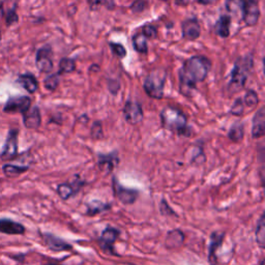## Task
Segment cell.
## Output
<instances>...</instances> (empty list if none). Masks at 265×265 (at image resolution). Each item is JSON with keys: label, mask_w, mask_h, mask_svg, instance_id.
<instances>
[{"label": "cell", "mask_w": 265, "mask_h": 265, "mask_svg": "<svg viewBox=\"0 0 265 265\" xmlns=\"http://www.w3.org/2000/svg\"><path fill=\"white\" fill-rule=\"evenodd\" d=\"M211 69V61L202 55L188 58L179 71L180 92L184 97H191L198 83L203 82Z\"/></svg>", "instance_id": "6da1fadb"}, {"label": "cell", "mask_w": 265, "mask_h": 265, "mask_svg": "<svg viewBox=\"0 0 265 265\" xmlns=\"http://www.w3.org/2000/svg\"><path fill=\"white\" fill-rule=\"evenodd\" d=\"M161 122L164 129L176 133L179 136L191 135L190 128L187 127V121L184 113L172 106H168L161 112Z\"/></svg>", "instance_id": "7a4b0ae2"}, {"label": "cell", "mask_w": 265, "mask_h": 265, "mask_svg": "<svg viewBox=\"0 0 265 265\" xmlns=\"http://www.w3.org/2000/svg\"><path fill=\"white\" fill-rule=\"evenodd\" d=\"M254 65V59L252 55H246L243 57H239L233 66V69L231 71V80L229 82V91L231 93L239 92L244 89L249 75L253 68Z\"/></svg>", "instance_id": "3957f363"}, {"label": "cell", "mask_w": 265, "mask_h": 265, "mask_svg": "<svg viewBox=\"0 0 265 265\" xmlns=\"http://www.w3.org/2000/svg\"><path fill=\"white\" fill-rule=\"evenodd\" d=\"M167 78V71L163 68L151 70L146 77L143 87L146 94L150 98L160 100L164 97V88Z\"/></svg>", "instance_id": "277c9868"}, {"label": "cell", "mask_w": 265, "mask_h": 265, "mask_svg": "<svg viewBox=\"0 0 265 265\" xmlns=\"http://www.w3.org/2000/svg\"><path fill=\"white\" fill-rule=\"evenodd\" d=\"M113 188H114V194L117 197V199L126 205H130L136 202L139 193L136 190H133V188H128L126 186H124L116 177H114L113 179Z\"/></svg>", "instance_id": "5b68a950"}, {"label": "cell", "mask_w": 265, "mask_h": 265, "mask_svg": "<svg viewBox=\"0 0 265 265\" xmlns=\"http://www.w3.org/2000/svg\"><path fill=\"white\" fill-rule=\"evenodd\" d=\"M243 19L248 26H255L260 19L259 0H245Z\"/></svg>", "instance_id": "8992f818"}, {"label": "cell", "mask_w": 265, "mask_h": 265, "mask_svg": "<svg viewBox=\"0 0 265 265\" xmlns=\"http://www.w3.org/2000/svg\"><path fill=\"white\" fill-rule=\"evenodd\" d=\"M124 115L130 125H138L143 121L144 114L141 104L136 102H127L124 107Z\"/></svg>", "instance_id": "52a82bcc"}, {"label": "cell", "mask_w": 265, "mask_h": 265, "mask_svg": "<svg viewBox=\"0 0 265 265\" xmlns=\"http://www.w3.org/2000/svg\"><path fill=\"white\" fill-rule=\"evenodd\" d=\"M36 67L42 73H51L53 70L52 50L50 47L41 48L36 53Z\"/></svg>", "instance_id": "ba28073f"}, {"label": "cell", "mask_w": 265, "mask_h": 265, "mask_svg": "<svg viewBox=\"0 0 265 265\" xmlns=\"http://www.w3.org/2000/svg\"><path fill=\"white\" fill-rule=\"evenodd\" d=\"M181 33L183 39L196 41L201 35V26L196 19H186L181 23Z\"/></svg>", "instance_id": "9c48e42d"}, {"label": "cell", "mask_w": 265, "mask_h": 265, "mask_svg": "<svg viewBox=\"0 0 265 265\" xmlns=\"http://www.w3.org/2000/svg\"><path fill=\"white\" fill-rule=\"evenodd\" d=\"M31 100L29 97H16L11 99L4 108L6 113H24L30 108Z\"/></svg>", "instance_id": "30bf717a"}, {"label": "cell", "mask_w": 265, "mask_h": 265, "mask_svg": "<svg viewBox=\"0 0 265 265\" xmlns=\"http://www.w3.org/2000/svg\"><path fill=\"white\" fill-rule=\"evenodd\" d=\"M118 236L119 231L117 229L113 228V227H108V228L103 231L99 244L103 250L107 251L110 254H115L113 252V249H114V243L116 242Z\"/></svg>", "instance_id": "8fae6325"}, {"label": "cell", "mask_w": 265, "mask_h": 265, "mask_svg": "<svg viewBox=\"0 0 265 265\" xmlns=\"http://www.w3.org/2000/svg\"><path fill=\"white\" fill-rule=\"evenodd\" d=\"M18 154V131L11 130L2 154V158L6 161L13 160Z\"/></svg>", "instance_id": "7c38bea8"}, {"label": "cell", "mask_w": 265, "mask_h": 265, "mask_svg": "<svg viewBox=\"0 0 265 265\" xmlns=\"http://www.w3.org/2000/svg\"><path fill=\"white\" fill-rule=\"evenodd\" d=\"M23 123L27 129L30 130L39 129L42 123L40 109L35 106L29 108L23 114Z\"/></svg>", "instance_id": "4fadbf2b"}, {"label": "cell", "mask_w": 265, "mask_h": 265, "mask_svg": "<svg viewBox=\"0 0 265 265\" xmlns=\"http://www.w3.org/2000/svg\"><path fill=\"white\" fill-rule=\"evenodd\" d=\"M0 232L9 235H21L25 233V227L10 219H0Z\"/></svg>", "instance_id": "5bb4252c"}, {"label": "cell", "mask_w": 265, "mask_h": 265, "mask_svg": "<svg viewBox=\"0 0 265 265\" xmlns=\"http://www.w3.org/2000/svg\"><path fill=\"white\" fill-rule=\"evenodd\" d=\"M265 109L261 107L253 117L252 136L254 139H259L265 134Z\"/></svg>", "instance_id": "9a60e30c"}, {"label": "cell", "mask_w": 265, "mask_h": 265, "mask_svg": "<svg viewBox=\"0 0 265 265\" xmlns=\"http://www.w3.org/2000/svg\"><path fill=\"white\" fill-rule=\"evenodd\" d=\"M118 155L116 151H113L108 155H99V167L102 171L106 173H110L113 169H114L118 165Z\"/></svg>", "instance_id": "2e32d148"}, {"label": "cell", "mask_w": 265, "mask_h": 265, "mask_svg": "<svg viewBox=\"0 0 265 265\" xmlns=\"http://www.w3.org/2000/svg\"><path fill=\"white\" fill-rule=\"evenodd\" d=\"M83 181L78 179L75 181V183H61L57 186V193L61 199L67 200L80 190Z\"/></svg>", "instance_id": "e0dca14e"}, {"label": "cell", "mask_w": 265, "mask_h": 265, "mask_svg": "<svg viewBox=\"0 0 265 265\" xmlns=\"http://www.w3.org/2000/svg\"><path fill=\"white\" fill-rule=\"evenodd\" d=\"M44 240L46 246L52 250V251H66V250H71V246L64 240L58 238L57 236L50 234V233H45L43 235Z\"/></svg>", "instance_id": "ac0fdd59"}, {"label": "cell", "mask_w": 265, "mask_h": 265, "mask_svg": "<svg viewBox=\"0 0 265 265\" xmlns=\"http://www.w3.org/2000/svg\"><path fill=\"white\" fill-rule=\"evenodd\" d=\"M230 26H231V17L229 15H223L220 17L215 23L214 30L218 35L221 37H228L230 35Z\"/></svg>", "instance_id": "d6986e66"}, {"label": "cell", "mask_w": 265, "mask_h": 265, "mask_svg": "<svg viewBox=\"0 0 265 265\" xmlns=\"http://www.w3.org/2000/svg\"><path fill=\"white\" fill-rule=\"evenodd\" d=\"M18 82L29 92V93H34L37 88H39V83H37L36 79L33 75L31 74H24L21 75Z\"/></svg>", "instance_id": "ffe728a7"}, {"label": "cell", "mask_w": 265, "mask_h": 265, "mask_svg": "<svg viewBox=\"0 0 265 265\" xmlns=\"http://www.w3.org/2000/svg\"><path fill=\"white\" fill-rule=\"evenodd\" d=\"M132 43L134 46V49L140 53V54H147L148 53V45H147V39L141 33H136L132 37Z\"/></svg>", "instance_id": "44dd1931"}, {"label": "cell", "mask_w": 265, "mask_h": 265, "mask_svg": "<svg viewBox=\"0 0 265 265\" xmlns=\"http://www.w3.org/2000/svg\"><path fill=\"white\" fill-rule=\"evenodd\" d=\"M224 238V234L223 233H218L214 232L211 235V239H210V246H209V261L211 263H214L215 261V252L218 251V249L221 247L222 242Z\"/></svg>", "instance_id": "7402d4cb"}, {"label": "cell", "mask_w": 265, "mask_h": 265, "mask_svg": "<svg viewBox=\"0 0 265 265\" xmlns=\"http://www.w3.org/2000/svg\"><path fill=\"white\" fill-rule=\"evenodd\" d=\"M184 236L180 230L170 231L166 238V246L168 248H176L179 247L183 243Z\"/></svg>", "instance_id": "603a6c76"}, {"label": "cell", "mask_w": 265, "mask_h": 265, "mask_svg": "<svg viewBox=\"0 0 265 265\" xmlns=\"http://www.w3.org/2000/svg\"><path fill=\"white\" fill-rule=\"evenodd\" d=\"M245 7V0H227L226 2V8L229 13H232L233 15H242L244 12Z\"/></svg>", "instance_id": "cb8c5ba5"}, {"label": "cell", "mask_w": 265, "mask_h": 265, "mask_svg": "<svg viewBox=\"0 0 265 265\" xmlns=\"http://www.w3.org/2000/svg\"><path fill=\"white\" fill-rule=\"evenodd\" d=\"M256 240L260 248L264 249L265 245V222H264V213L260 216L256 229Z\"/></svg>", "instance_id": "d4e9b609"}, {"label": "cell", "mask_w": 265, "mask_h": 265, "mask_svg": "<svg viewBox=\"0 0 265 265\" xmlns=\"http://www.w3.org/2000/svg\"><path fill=\"white\" fill-rule=\"evenodd\" d=\"M110 208V205L109 204H106V203H103L101 201H98V200H94V201H91L88 206H87V211L86 213L88 215H95L98 213H101L107 209Z\"/></svg>", "instance_id": "484cf974"}, {"label": "cell", "mask_w": 265, "mask_h": 265, "mask_svg": "<svg viewBox=\"0 0 265 265\" xmlns=\"http://www.w3.org/2000/svg\"><path fill=\"white\" fill-rule=\"evenodd\" d=\"M244 135H245V129L243 124L233 125L228 133V137L230 138V140H232L235 143L240 142L244 138Z\"/></svg>", "instance_id": "4316f807"}, {"label": "cell", "mask_w": 265, "mask_h": 265, "mask_svg": "<svg viewBox=\"0 0 265 265\" xmlns=\"http://www.w3.org/2000/svg\"><path fill=\"white\" fill-rule=\"evenodd\" d=\"M28 169H29L28 166H17V165H12V164H7L3 167L4 173L9 177L18 176V175L26 172Z\"/></svg>", "instance_id": "83f0119b"}, {"label": "cell", "mask_w": 265, "mask_h": 265, "mask_svg": "<svg viewBox=\"0 0 265 265\" xmlns=\"http://www.w3.org/2000/svg\"><path fill=\"white\" fill-rule=\"evenodd\" d=\"M76 69V61L71 58L64 57L59 62V75L60 74H70Z\"/></svg>", "instance_id": "f1b7e54d"}, {"label": "cell", "mask_w": 265, "mask_h": 265, "mask_svg": "<svg viewBox=\"0 0 265 265\" xmlns=\"http://www.w3.org/2000/svg\"><path fill=\"white\" fill-rule=\"evenodd\" d=\"M45 87L50 91H54L59 85V74H52L45 79Z\"/></svg>", "instance_id": "f546056e"}, {"label": "cell", "mask_w": 265, "mask_h": 265, "mask_svg": "<svg viewBox=\"0 0 265 265\" xmlns=\"http://www.w3.org/2000/svg\"><path fill=\"white\" fill-rule=\"evenodd\" d=\"M244 111H245V104L243 99L238 98L235 100L234 104L232 105L231 109H230V113L234 116H242L244 114Z\"/></svg>", "instance_id": "4dcf8cb0"}, {"label": "cell", "mask_w": 265, "mask_h": 265, "mask_svg": "<svg viewBox=\"0 0 265 265\" xmlns=\"http://www.w3.org/2000/svg\"><path fill=\"white\" fill-rule=\"evenodd\" d=\"M244 103H245V105L248 106V107H254V106H256V105L259 103V98H258L257 92H255V91L252 90V89L248 90L247 93H246V95H245Z\"/></svg>", "instance_id": "1f68e13d"}, {"label": "cell", "mask_w": 265, "mask_h": 265, "mask_svg": "<svg viewBox=\"0 0 265 265\" xmlns=\"http://www.w3.org/2000/svg\"><path fill=\"white\" fill-rule=\"evenodd\" d=\"M147 40H155L158 36V30L155 26L153 25H145L142 27V32H141Z\"/></svg>", "instance_id": "d6a6232c"}, {"label": "cell", "mask_w": 265, "mask_h": 265, "mask_svg": "<svg viewBox=\"0 0 265 265\" xmlns=\"http://www.w3.org/2000/svg\"><path fill=\"white\" fill-rule=\"evenodd\" d=\"M90 135H91V138L94 139V140H99V139L103 138V136H104L103 127H102V124L100 122H94L92 124Z\"/></svg>", "instance_id": "836d02e7"}, {"label": "cell", "mask_w": 265, "mask_h": 265, "mask_svg": "<svg viewBox=\"0 0 265 265\" xmlns=\"http://www.w3.org/2000/svg\"><path fill=\"white\" fill-rule=\"evenodd\" d=\"M110 48L112 52L114 53L117 57L119 58H125L127 56V49L122 45V44H116V43H110Z\"/></svg>", "instance_id": "e575fe53"}, {"label": "cell", "mask_w": 265, "mask_h": 265, "mask_svg": "<svg viewBox=\"0 0 265 265\" xmlns=\"http://www.w3.org/2000/svg\"><path fill=\"white\" fill-rule=\"evenodd\" d=\"M147 8V2L146 0H135L133 5L131 6V10L134 13H142Z\"/></svg>", "instance_id": "d590c367"}, {"label": "cell", "mask_w": 265, "mask_h": 265, "mask_svg": "<svg viewBox=\"0 0 265 265\" xmlns=\"http://www.w3.org/2000/svg\"><path fill=\"white\" fill-rule=\"evenodd\" d=\"M108 89L111 93L116 94L121 89V84L115 79H108Z\"/></svg>", "instance_id": "8d00e7d4"}, {"label": "cell", "mask_w": 265, "mask_h": 265, "mask_svg": "<svg viewBox=\"0 0 265 265\" xmlns=\"http://www.w3.org/2000/svg\"><path fill=\"white\" fill-rule=\"evenodd\" d=\"M18 19H19V18H18V15H17L16 11H15V10H12V11H10V12L8 13V15H7V18H6L7 24H8V25L15 24V23L18 22Z\"/></svg>", "instance_id": "74e56055"}, {"label": "cell", "mask_w": 265, "mask_h": 265, "mask_svg": "<svg viewBox=\"0 0 265 265\" xmlns=\"http://www.w3.org/2000/svg\"><path fill=\"white\" fill-rule=\"evenodd\" d=\"M88 4H89L90 10L95 11L99 8H101L102 6L106 5V0H88Z\"/></svg>", "instance_id": "f35d334b"}, {"label": "cell", "mask_w": 265, "mask_h": 265, "mask_svg": "<svg viewBox=\"0 0 265 265\" xmlns=\"http://www.w3.org/2000/svg\"><path fill=\"white\" fill-rule=\"evenodd\" d=\"M161 211L163 214H166V215H168L169 213L175 215V212L170 208V206L168 205V203L165 200H163L161 203Z\"/></svg>", "instance_id": "ab89813d"}, {"label": "cell", "mask_w": 265, "mask_h": 265, "mask_svg": "<svg viewBox=\"0 0 265 265\" xmlns=\"http://www.w3.org/2000/svg\"><path fill=\"white\" fill-rule=\"evenodd\" d=\"M197 2H198L200 5H203V6H209V5H213V4L218 3L219 0H197Z\"/></svg>", "instance_id": "60d3db41"}, {"label": "cell", "mask_w": 265, "mask_h": 265, "mask_svg": "<svg viewBox=\"0 0 265 265\" xmlns=\"http://www.w3.org/2000/svg\"><path fill=\"white\" fill-rule=\"evenodd\" d=\"M260 265H263V260L261 261V263H260Z\"/></svg>", "instance_id": "b9f144b4"}, {"label": "cell", "mask_w": 265, "mask_h": 265, "mask_svg": "<svg viewBox=\"0 0 265 265\" xmlns=\"http://www.w3.org/2000/svg\"><path fill=\"white\" fill-rule=\"evenodd\" d=\"M50 265H56V264H50Z\"/></svg>", "instance_id": "7bdbcfd3"}]
</instances>
